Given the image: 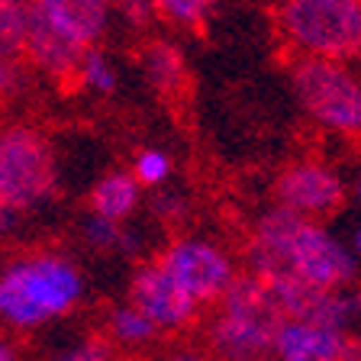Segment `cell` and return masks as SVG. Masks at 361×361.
<instances>
[{"instance_id": "8fae6325", "label": "cell", "mask_w": 361, "mask_h": 361, "mask_svg": "<svg viewBox=\"0 0 361 361\" xmlns=\"http://www.w3.org/2000/svg\"><path fill=\"white\" fill-rule=\"evenodd\" d=\"M274 361H342V338L323 326L287 319L274 342Z\"/></svg>"}, {"instance_id": "ac0fdd59", "label": "cell", "mask_w": 361, "mask_h": 361, "mask_svg": "<svg viewBox=\"0 0 361 361\" xmlns=\"http://www.w3.org/2000/svg\"><path fill=\"white\" fill-rule=\"evenodd\" d=\"M78 81L87 90H94V94H113V90H116V68L110 65V59H106L100 49H87Z\"/></svg>"}, {"instance_id": "d6986e66", "label": "cell", "mask_w": 361, "mask_h": 361, "mask_svg": "<svg viewBox=\"0 0 361 361\" xmlns=\"http://www.w3.org/2000/svg\"><path fill=\"white\" fill-rule=\"evenodd\" d=\"M133 174L139 178V184H145V188H158V184H165L168 174H171V158H168L161 149H145L135 155Z\"/></svg>"}, {"instance_id": "44dd1931", "label": "cell", "mask_w": 361, "mask_h": 361, "mask_svg": "<svg viewBox=\"0 0 361 361\" xmlns=\"http://www.w3.org/2000/svg\"><path fill=\"white\" fill-rule=\"evenodd\" d=\"M113 4H116V10H120V13L126 16L133 26H142V23H149V16L155 13L152 0H113Z\"/></svg>"}, {"instance_id": "7a4b0ae2", "label": "cell", "mask_w": 361, "mask_h": 361, "mask_svg": "<svg viewBox=\"0 0 361 361\" xmlns=\"http://www.w3.org/2000/svg\"><path fill=\"white\" fill-rule=\"evenodd\" d=\"M84 278L75 264L52 252L13 258L0 278V313L10 329H36L78 307Z\"/></svg>"}, {"instance_id": "ffe728a7", "label": "cell", "mask_w": 361, "mask_h": 361, "mask_svg": "<svg viewBox=\"0 0 361 361\" xmlns=\"http://www.w3.org/2000/svg\"><path fill=\"white\" fill-rule=\"evenodd\" d=\"M84 235L90 239V245H97V248H126L129 245L120 223H110V219L97 216V213H90L84 219Z\"/></svg>"}, {"instance_id": "d4e9b609", "label": "cell", "mask_w": 361, "mask_h": 361, "mask_svg": "<svg viewBox=\"0 0 361 361\" xmlns=\"http://www.w3.org/2000/svg\"><path fill=\"white\" fill-rule=\"evenodd\" d=\"M355 197L361 200V178H358V184H355Z\"/></svg>"}, {"instance_id": "cb8c5ba5", "label": "cell", "mask_w": 361, "mask_h": 361, "mask_svg": "<svg viewBox=\"0 0 361 361\" xmlns=\"http://www.w3.org/2000/svg\"><path fill=\"white\" fill-rule=\"evenodd\" d=\"M355 252H358V258H361V229L355 233Z\"/></svg>"}, {"instance_id": "4fadbf2b", "label": "cell", "mask_w": 361, "mask_h": 361, "mask_svg": "<svg viewBox=\"0 0 361 361\" xmlns=\"http://www.w3.org/2000/svg\"><path fill=\"white\" fill-rule=\"evenodd\" d=\"M142 68H145V78H149V81L155 84L161 94H178L180 84H184V75H188V71H184L180 55L174 52L171 45H165V42L145 45Z\"/></svg>"}, {"instance_id": "30bf717a", "label": "cell", "mask_w": 361, "mask_h": 361, "mask_svg": "<svg viewBox=\"0 0 361 361\" xmlns=\"http://www.w3.org/2000/svg\"><path fill=\"white\" fill-rule=\"evenodd\" d=\"M81 45H75L71 39H65L52 23L45 20L32 4V20H30V36H26V59L36 68H42L45 75L52 78H81L84 65Z\"/></svg>"}, {"instance_id": "52a82bcc", "label": "cell", "mask_w": 361, "mask_h": 361, "mask_svg": "<svg viewBox=\"0 0 361 361\" xmlns=\"http://www.w3.org/2000/svg\"><path fill=\"white\" fill-rule=\"evenodd\" d=\"M129 303H133L135 310H142L152 323L165 332H178V329L194 326L197 307H200L158 262L142 264V268L133 274Z\"/></svg>"}, {"instance_id": "5bb4252c", "label": "cell", "mask_w": 361, "mask_h": 361, "mask_svg": "<svg viewBox=\"0 0 361 361\" xmlns=\"http://www.w3.org/2000/svg\"><path fill=\"white\" fill-rule=\"evenodd\" d=\"M104 332L113 342H120V345H145V342L158 338L161 329L152 323L142 310H135L133 303H126V307H113L110 313H106Z\"/></svg>"}, {"instance_id": "8992f818", "label": "cell", "mask_w": 361, "mask_h": 361, "mask_svg": "<svg viewBox=\"0 0 361 361\" xmlns=\"http://www.w3.org/2000/svg\"><path fill=\"white\" fill-rule=\"evenodd\" d=\"M158 264L178 281L197 303H219L233 287L235 274L233 258L207 239H174L158 255Z\"/></svg>"}, {"instance_id": "6da1fadb", "label": "cell", "mask_w": 361, "mask_h": 361, "mask_svg": "<svg viewBox=\"0 0 361 361\" xmlns=\"http://www.w3.org/2000/svg\"><path fill=\"white\" fill-rule=\"evenodd\" d=\"M248 271L268 284L303 281L319 290H342L355 278V262L316 219L271 207L258 216L245 248Z\"/></svg>"}, {"instance_id": "3957f363", "label": "cell", "mask_w": 361, "mask_h": 361, "mask_svg": "<svg viewBox=\"0 0 361 361\" xmlns=\"http://www.w3.org/2000/svg\"><path fill=\"white\" fill-rule=\"evenodd\" d=\"M274 26L303 59L345 65L361 55V0H281Z\"/></svg>"}, {"instance_id": "7c38bea8", "label": "cell", "mask_w": 361, "mask_h": 361, "mask_svg": "<svg viewBox=\"0 0 361 361\" xmlns=\"http://www.w3.org/2000/svg\"><path fill=\"white\" fill-rule=\"evenodd\" d=\"M139 188L142 184H139L135 174L110 171L90 190V213H97V216L110 219V223H123L139 207Z\"/></svg>"}, {"instance_id": "5b68a950", "label": "cell", "mask_w": 361, "mask_h": 361, "mask_svg": "<svg viewBox=\"0 0 361 361\" xmlns=\"http://www.w3.org/2000/svg\"><path fill=\"white\" fill-rule=\"evenodd\" d=\"M55 190V158L30 126H10L0 139V200L20 213L45 203Z\"/></svg>"}, {"instance_id": "e0dca14e", "label": "cell", "mask_w": 361, "mask_h": 361, "mask_svg": "<svg viewBox=\"0 0 361 361\" xmlns=\"http://www.w3.org/2000/svg\"><path fill=\"white\" fill-rule=\"evenodd\" d=\"M116 342L106 332H90V336L78 338L75 345L55 352L49 361H116Z\"/></svg>"}, {"instance_id": "7402d4cb", "label": "cell", "mask_w": 361, "mask_h": 361, "mask_svg": "<svg viewBox=\"0 0 361 361\" xmlns=\"http://www.w3.org/2000/svg\"><path fill=\"white\" fill-rule=\"evenodd\" d=\"M165 361H219V358L210 355L207 348H174Z\"/></svg>"}, {"instance_id": "603a6c76", "label": "cell", "mask_w": 361, "mask_h": 361, "mask_svg": "<svg viewBox=\"0 0 361 361\" xmlns=\"http://www.w3.org/2000/svg\"><path fill=\"white\" fill-rule=\"evenodd\" d=\"M0 361H16L13 345H10V338H4V345H0Z\"/></svg>"}, {"instance_id": "2e32d148", "label": "cell", "mask_w": 361, "mask_h": 361, "mask_svg": "<svg viewBox=\"0 0 361 361\" xmlns=\"http://www.w3.org/2000/svg\"><path fill=\"white\" fill-rule=\"evenodd\" d=\"M216 0H152L158 16H165L174 26H188V30H200L207 16H210Z\"/></svg>"}, {"instance_id": "9a60e30c", "label": "cell", "mask_w": 361, "mask_h": 361, "mask_svg": "<svg viewBox=\"0 0 361 361\" xmlns=\"http://www.w3.org/2000/svg\"><path fill=\"white\" fill-rule=\"evenodd\" d=\"M32 0H0V39H4V61L26 55V36H30Z\"/></svg>"}, {"instance_id": "ba28073f", "label": "cell", "mask_w": 361, "mask_h": 361, "mask_svg": "<svg viewBox=\"0 0 361 361\" xmlns=\"http://www.w3.org/2000/svg\"><path fill=\"white\" fill-rule=\"evenodd\" d=\"M274 197H278V207H284V210L316 219L345 203V184L329 165L293 161L274 180Z\"/></svg>"}, {"instance_id": "277c9868", "label": "cell", "mask_w": 361, "mask_h": 361, "mask_svg": "<svg viewBox=\"0 0 361 361\" xmlns=\"http://www.w3.org/2000/svg\"><path fill=\"white\" fill-rule=\"evenodd\" d=\"M290 87L313 123L348 139H361V78L342 61L297 59L290 65Z\"/></svg>"}, {"instance_id": "9c48e42d", "label": "cell", "mask_w": 361, "mask_h": 361, "mask_svg": "<svg viewBox=\"0 0 361 361\" xmlns=\"http://www.w3.org/2000/svg\"><path fill=\"white\" fill-rule=\"evenodd\" d=\"M32 4L61 36L81 49H97L110 26L113 0H32Z\"/></svg>"}]
</instances>
